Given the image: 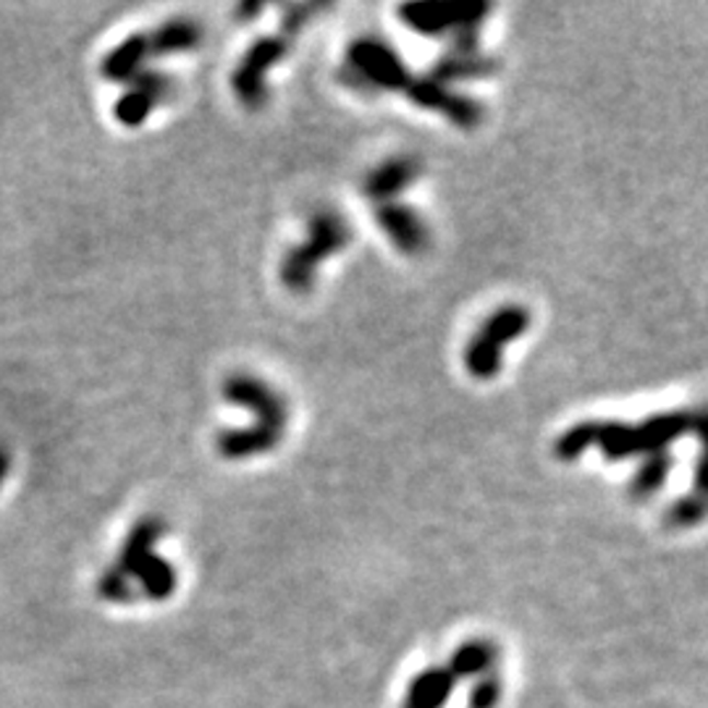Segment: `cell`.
Masks as SVG:
<instances>
[{
	"mask_svg": "<svg viewBox=\"0 0 708 708\" xmlns=\"http://www.w3.org/2000/svg\"><path fill=\"white\" fill-rule=\"evenodd\" d=\"M700 426L698 413H666V415H653L640 422V426H632L635 433V449L638 454H653V452H666V446L674 439H680L683 433H690Z\"/></svg>",
	"mask_w": 708,
	"mask_h": 708,
	"instance_id": "8",
	"label": "cell"
},
{
	"mask_svg": "<svg viewBox=\"0 0 708 708\" xmlns=\"http://www.w3.org/2000/svg\"><path fill=\"white\" fill-rule=\"evenodd\" d=\"M200 26L189 19H174V22L163 24L161 30H155L150 39V56H171V53H187L195 50L200 45Z\"/></svg>",
	"mask_w": 708,
	"mask_h": 708,
	"instance_id": "17",
	"label": "cell"
},
{
	"mask_svg": "<svg viewBox=\"0 0 708 708\" xmlns=\"http://www.w3.org/2000/svg\"><path fill=\"white\" fill-rule=\"evenodd\" d=\"M375 221L383 234L405 255H420L428 247V227L413 208L402 202H383L375 208Z\"/></svg>",
	"mask_w": 708,
	"mask_h": 708,
	"instance_id": "7",
	"label": "cell"
},
{
	"mask_svg": "<svg viewBox=\"0 0 708 708\" xmlns=\"http://www.w3.org/2000/svg\"><path fill=\"white\" fill-rule=\"evenodd\" d=\"M131 90L148 95L152 103H161L165 97H171V92H174V79L169 74H161V71L142 69L140 74L131 79Z\"/></svg>",
	"mask_w": 708,
	"mask_h": 708,
	"instance_id": "25",
	"label": "cell"
},
{
	"mask_svg": "<svg viewBox=\"0 0 708 708\" xmlns=\"http://www.w3.org/2000/svg\"><path fill=\"white\" fill-rule=\"evenodd\" d=\"M281 433H274V430L253 426V428H234L218 433V454L227 456V460H244V456H255L263 452H270V449L279 446Z\"/></svg>",
	"mask_w": 708,
	"mask_h": 708,
	"instance_id": "12",
	"label": "cell"
},
{
	"mask_svg": "<svg viewBox=\"0 0 708 708\" xmlns=\"http://www.w3.org/2000/svg\"><path fill=\"white\" fill-rule=\"evenodd\" d=\"M499 69V63L494 58H480V56H446L441 61L433 63L430 69V79L439 84L449 82H462V79H475V77H491Z\"/></svg>",
	"mask_w": 708,
	"mask_h": 708,
	"instance_id": "18",
	"label": "cell"
},
{
	"mask_svg": "<svg viewBox=\"0 0 708 708\" xmlns=\"http://www.w3.org/2000/svg\"><path fill=\"white\" fill-rule=\"evenodd\" d=\"M9 469H11V454H9V449L0 446V486H3V480H5V475H9Z\"/></svg>",
	"mask_w": 708,
	"mask_h": 708,
	"instance_id": "29",
	"label": "cell"
},
{
	"mask_svg": "<svg viewBox=\"0 0 708 708\" xmlns=\"http://www.w3.org/2000/svg\"><path fill=\"white\" fill-rule=\"evenodd\" d=\"M97 595H101L103 601H108V604H135L140 593L131 585V578H127L121 569L111 565L101 574V580H97Z\"/></svg>",
	"mask_w": 708,
	"mask_h": 708,
	"instance_id": "22",
	"label": "cell"
},
{
	"mask_svg": "<svg viewBox=\"0 0 708 708\" xmlns=\"http://www.w3.org/2000/svg\"><path fill=\"white\" fill-rule=\"evenodd\" d=\"M341 79L349 88L357 90H405L409 84V71L399 53L388 48L383 39L360 37L349 45L347 63H344Z\"/></svg>",
	"mask_w": 708,
	"mask_h": 708,
	"instance_id": "2",
	"label": "cell"
},
{
	"mask_svg": "<svg viewBox=\"0 0 708 708\" xmlns=\"http://www.w3.org/2000/svg\"><path fill=\"white\" fill-rule=\"evenodd\" d=\"M148 56H150L148 35H131L105 56L101 74L108 79V82H131V79L142 71V63Z\"/></svg>",
	"mask_w": 708,
	"mask_h": 708,
	"instance_id": "13",
	"label": "cell"
},
{
	"mask_svg": "<svg viewBox=\"0 0 708 708\" xmlns=\"http://www.w3.org/2000/svg\"><path fill=\"white\" fill-rule=\"evenodd\" d=\"M595 446H599L606 460L612 462L638 456L632 426H627V422H617V420L599 422V428H595Z\"/></svg>",
	"mask_w": 708,
	"mask_h": 708,
	"instance_id": "19",
	"label": "cell"
},
{
	"mask_svg": "<svg viewBox=\"0 0 708 708\" xmlns=\"http://www.w3.org/2000/svg\"><path fill=\"white\" fill-rule=\"evenodd\" d=\"M666 520L672 522L674 527H693L704 520V499L700 496H685L677 504L670 509Z\"/></svg>",
	"mask_w": 708,
	"mask_h": 708,
	"instance_id": "26",
	"label": "cell"
},
{
	"mask_svg": "<svg viewBox=\"0 0 708 708\" xmlns=\"http://www.w3.org/2000/svg\"><path fill=\"white\" fill-rule=\"evenodd\" d=\"M352 240V229L334 210H317L310 218V236L300 247L289 249L281 260V283L294 294H304L313 289L315 268L328 255L339 253Z\"/></svg>",
	"mask_w": 708,
	"mask_h": 708,
	"instance_id": "1",
	"label": "cell"
},
{
	"mask_svg": "<svg viewBox=\"0 0 708 708\" xmlns=\"http://www.w3.org/2000/svg\"><path fill=\"white\" fill-rule=\"evenodd\" d=\"M501 693H504V685H501L499 674H483V677L473 680V687H469L467 696V708H496L501 704Z\"/></svg>",
	"mask_w": 708,
	"mask_h": 708,
	"instance_id": "24",
	"label": "cell"
},
{
	"mask_svg": "<svg viewBox=\"0 0 708 708\" xmlns=\"http://www.w3.org/2000/svg\"><path fill=\"white\" fill-rule=\"evenodd\" d=\"M313 13L310 5H289L287 13H283V32L287 35H297L302 30V24L307 22V16Z\"/></svg>",
	"mask_w": 708,
	"mask_h": 708,
	"instance_id": "27",
	"label": "cell"
},
{
	"mask_svg": "<svg viewBox=\"0 0 708 708\" xmlns=\"http://www.w3.org/2000/svg\"><path fill=\"white\" fill-rule=\"evenodd\" d=\"M407 97L415 105L428 111H439L449 118V121L456 124L460 129H478L483 121V105L473 97L460 95V92H449L443 84L433 82L430 77H418L409 79L405 88Z\"/></svg>",
	"mask_w": 708,
	"mask_h": 708,
	"instance_id": "5",
	"label": "cell"
},
{
	"mask_svg": "<svg viewBox=\"0 0 708 708\" xmlns=\"http://www.w3.org/2000/svg\"><path fill=\"white\" fill-rule=\"evenodd\" d=\"M223 396L231 405L249 409L257 418V426L281 433L287 426V405L268 383L253 379V375H231L223 383Z\"/></svg>",
	"mask_w": 708,
	"mask_h": 708,
	"instance_id": "6",
	"label": "cell"
},
{
	"mask_svg": "<svg viewBox=\"0 0 708 708\" xmlns=\"http://www.w3.org/2000/svg\"><path fill=\"white\" fill-rule=\"evenodd\" d=\"M260 11H263V3H242L240 11H236V16H240L242 22H249V19H255Z\"/></svg>",
	"mask_w": 708,
	"mask_h": 708,
	"instance_id": "28",
	"label": "cell"
},
{
	"mask_svg": "<svg viewBox=\"0 0 708 708\" xmlns=\"http://www.w3.org/2000/svg\"><path fill=\"white\" fill-rule=\"evenodd\" d=\"M287 56V39L281 37H260L255 39L253 48L244 53L242 63L236 66L234 77H231V88L240 97L244 108L257 111L266 103V71L276 61Z\"/></svg>",
	"mask_w": 708,
	"mask_h": 708,
	"instance_id": "3",
	"label": "cell"
},
{
	"mask_svg": "<svg viewBox=\"0 0 708 708\" xmlns=\"http://www.w3.org/2000/svg\"><path fill=\"white\" fill-rule=\"evenodd\" d=\"M670 469H672V456L666 452L646 454V460L640 462L638 473H635L632 478L630 494L635 499H648V496H653L666 483Z\"/></svg>",
	"mask_w": 708,
	"mask_h": 708,
	"instance_id": "20",
	"label": "cell"
},
{
	"mask_svg": "<svg viewBox=\"0 0 708 708\" xmlns=\"http://www.w3.org/2000/svg\"><path fill=\"white\" fill-rule=\"evenodd\" d=\"M152 108H155V103H152L148 95H142V92L137 90H129L116 101L114 116L116 121L124 124V127H140V124L148 121Z\"/></svg>",
	"mask_w": 708,
	"mask_h": 708,
	"instance_id": "23",
	"label": "cell"
},
{
	"mask_svg": "<svg viewBox=\"0 0 708 708\" xmlns=\"http://www.w3.org/2000/svg\"><path fill=\"white\" fill-rule=\"evenodd\" d=\"M496 657H499V651H496L491 640H465V643L454 648V653L449 657L446 670L454 680H478L494 670Z\"/></svg>",
	"mask_w": 708,
	"mask_h": 708,
	"instance_id": "14",
	"label": "cell"
},
{
	"mask_svg": "<svg viewBox=\"0 0 708 708\" xmlns=\"http://www.w3.org/2000/svg\"><path fill=\"white\" fill-rule=\"evenodd\" d=\"M163 533H165L163 520H158V518L137 520L127 538H124L121 548H118V559H116L114 567L121 569V572L127 574V578L135 580L137 567H140L142 561L150 557L152 546H155L158 541L163 538Z\"/></svg>",
	"mask_w": 708,
	"mask_h": 708,
	"instance_id": "11",
	"label": "cell"
},
{
	"mask_svg": "<svg viewBox=\"0 0 708 708\" xmlns=\"http://www.w3.org/2000/svg\"><path fill=\"white\" fill-rule=\"evenodd\" d=\"M595 428H599V422L593 420L572 426L567 433L559 436L557 443H554V454H557L561 462H574L595 443Z\"/></svg>",
	"mask_w": 708,
	"mask_h": 708,
	"instance_id": "21",
	"label": "cell"
},
{
	"mask_svg": "<svg viewBox=\"0 0 708 708\" xmlns=\"http://www.w3.org/2000/svg\"><path fill=\"white\" fill-rule=\"evenodd\" d=\"M420 176V161L409 155H399L370 171L365 184H362V195L373 202H394L399 191H405L415 178Z\"/></svg>",
	"mask_w": 708,
	"mask_h": 708,
	"instance_id": "9",
	"label": "cell"
},
{
	"mask_svg": "<svg viewBox=\"0 0 708 708\" xmlns=\"http://www.w3.org/2000/svg\"><path fill=\"white\" fill-rule=\"evenodd\" d=\"M527 326H531V313H527L525 307H520V304H504V307L496 310V313L483 323V328L475 336H480L483 341L491 344L494 349L501 352L509 341H514L518 336L525 334Z\"/></svg>",
	"mask_w": 708,
	"mask_h": 708,
	"instance_id": "15",
	"label": "cell"
},
{
	"mask_svg": "<svg viewBox=\"0 0 708 708\" xmlns=\"http://www.w3.org/2000/svg\"><path fill=\"white\" fill-rule=\"evenodd\" d=\"M456 680L446 666H428L407 685L402 708H443L452 698Z\"/></svg>",
	"mask_w": 708,
	"mask_h": 708,
	"instance_id": "10",
	"label": "cell"
},
{
	"mask_svg": "<svg viewBox=\"0 0 708 708\" xmlns=\"http://www.w3.org/2000/svg\"><path fill=\"white\" fill-rule=\"evenodd\" d=\"M135 580L140 585L137 593H142L150 601H165L176 591V569L171 567L169 559L158 557L155 552L137 567Z\"/></svg>",
	"mask_w": 708,
	"mask_h": 708,
	"instance_id": "16",
	"label": "cell"
},
{
	"mask_svg": "<svg viewBox=\"0 0 708 708\" xmlns=\"http://www.w3.org/2000/svg\"><path fill=\"white\" fill-rule=\"evenodd\" d=\"M491 11L488 3H420V5H402L399 16L409 30L426 37H439L446 32H456L462 26H480L483 16Z\"/></svg>",
	"mask_w": 708,
	"mask_h": 708,
	"instance_id": "4",
	"label": "cell"
}]
</instances>
